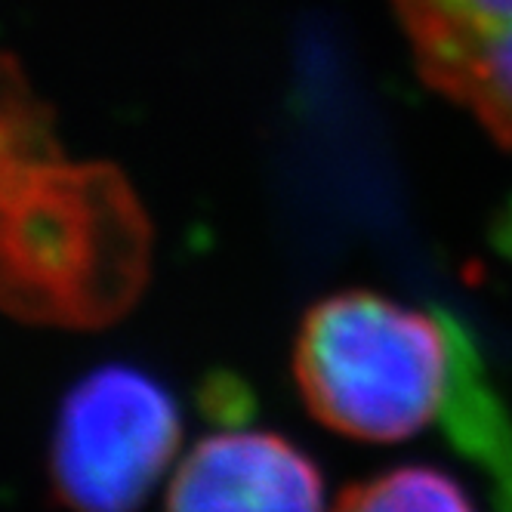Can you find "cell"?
<instances>
[{
  "label": "cell",
  "instance_id": "6da1fadb",
  "mask_svg": "<svg viewBox=\"0 0 512 512\" xmlns=\"http://www.w3.org/2000/svg\"><path fill=\"white\" fill-rule=\"evenodd\" d=\"M152 275V223L108 164L59 142L0 161V309L34 327L99 331Z\"/></svg>",
  "mask_w": 512,
  "mask_h": 512
},
{
  "label": "cell",
  "instance_id": "7a4b0ae2",
  "mask_svg": "<svg viewBox=\"0 0 512 512\" xmlns=\"http://www.w3.org/2000/svg\"><path fill=\"white\" fill-rule=\"evenodd\" d=\"M469 340L435 312L377 290L318 300L294 343L309 414L361 442H401L448 411Z\"/></svg>",
  "mask_w": 512,
  "mask_h": 512
},
{
  "label": "cell",
  "instance_id": "3957f363",
  "mask_svg": "<svg viewBox=\"0 0 512 512\" xmlns=\"http://www.w3.org/2000/svg\"><path fill=\"white\" fill-rule=\"evenodd\" d=\"M182 445L173 392L136 364H102L56 411L47 479L65 512H139Z\"/></svg>",
  "mask_w": 512,
  "mask_h": 512
},
{
  "label": "cell",
  "instance_id": "277c9868",
  "mask_svg": "<svg viewBox=\"0 0 512 512\" xmlns=\"http://www.w3.org/2000/svg\"><path fill=\"white\" fill-rule=\"evenodd\" d=\"M420 78L512 149V0H392Z\"/></svg>",
  "mask_w": 512,
  "mask_h": 512
},
{
  "label": "cell",
  "instance_id": "5b68a950",
  "mask_svg": "<svg viewBox=\"0 0 512 512\" xmlns=\"http://www.w3.org/2000/svg\"><path fill=\"white\" fill-rule=\"evenodd\" d=\"M164 512H324V482L290 438L226 429L182 457Z\"/></svg>",
  "mask_w": 512,
  "mask_h": 512
},
{
  "label": "cell",
  "instance_id": "8992f818",
  "mask_svg": "<svg viewBox=\"0 0 512 512\" xmlns=\"http://www.w3.org/2000/svg\"><path fill=\"white\" fill-rule=\"evenodd\" d=\"M334 512H479L448 472L408 463L343 491Z\"/></svg>",
  "mask_w": 512,
  "mask_h": 512
},
{
  "label": "cell",
  "instance_id": "52a82bcc",
  "mask_svg": "<svg viewBox=\"0 0 512 512\" xmlns=\"http://www.w3.org/2000/svg\"><path fill=\"white\" fill-rule=\"evenodd\" d=\"M56 142L53 112L34 96L19 65L0 56V161Z\"/></svg>",
  "mask_w": 512,
  "mask_h": 512
}]
</instances>
